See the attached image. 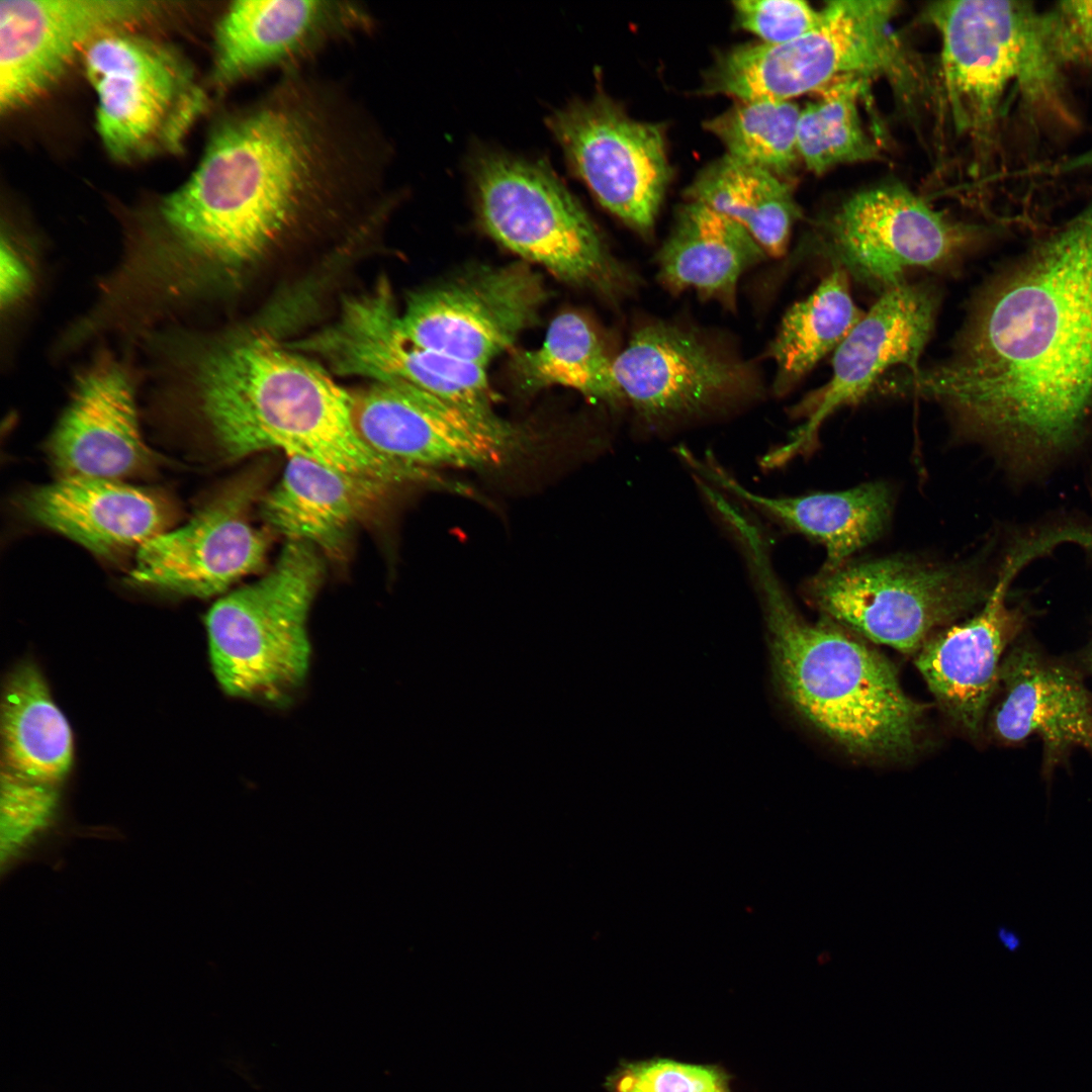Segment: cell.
<instances>
[{
	"mask_svg": "<svg viewBox=\"0 0 1092 1092\" xmlns=\"http://www.w3.org/2000/svg\"><path fill=\"white\" fill-rule=\"evenodd\" d=\"M390 161L358 98L302 68L285 72L215 121L192 174L133 236L131 269L156 297L187 304L210 272L258 257L304 217L379 196Z\"/></svg>",
	"mask_w": 1092,
	"mask_h": 1092,
	"instance_id": "obj_1",
	"label": "cell"
},
{
	"mask_svg": "<svg viewBox=\"0 0 1092 1092\" xmlns=\"http://www.w3.org/2000/svg\"><path fill=\"white\" fill-rule=\"evenodd\" d=\"M894 390L939 404L1018 479L1074 451L1092 424V202L979 293L945 360Z\"/></svg>",
	"mask_w": 1092,
	"mask_h": 1092,
	"instance_id": "obj_2",
	"label": "cell"
},
{
	"mask_svg": "<svg viewBox=\"0 0 1092 1092\" xmlns=\"http://www.w3.org/2000/svg\"><path fill=\"white\" fill-rule=\"evenodd\" d=\"M171 379L193 395L217 453L236 461L283 451L394 487L435 481L430 470L387 459L357 432L351 393L324 368L265 337L231 342L186 358Z\"/></svg>",
	"mask_w": 1092,
	"mask_h": 1092,
	"instance_id": "obj_3",
	"label": "cell"
},
{
	"mask_svg": "<svg viewBox=\"0 0 1092 1092\" xmlns=\"http://www.w3.org/2000/svg\"><path fill=\"white\" fill-rule=\"evenodd\" d=\"M768 631L777 688L791 710L847 755L897 763L923 747L926 707L903 689L891 661L857 635L823 618L811 623L793 606L757 527L736 538Z\"/></svg>",
	"mask_w": 1092,
	"mask_h": 1092,
	"instance_id": "obj_4",
	"label": "cell"
},
{
	"mask_svg": "<svg viewBox=\"0 0 1092 1092\" xmlns=\"http://www.w3.org/2000/svg\"><path fill=\"white\" fill-rule=\"evenodd\" d=\"M986 553L952 561L898 554L850 559L821 567L802 594L823 618L915 655L934 633L986 602L995 582Z\"/></svg>",
	"mask_w": 1092,
	"mask_h": 1092,
	"instance_id": "obj_5",
	"label": "cell"
},
{
	"mask_svg": "<svg viewBox=\"0 0 1092 1092\" xmlns=\"http://www.w3.org/2000/svg\"><path fill=\"white\" fill-rule=\"evenodd\" d=\"M470 173L481 224L506 249L562 281L608 295L638 284L611 255L579 201L545 165L483 150L472 158Z\"/></svg>",
	"mask_w": 1092,
	"mask_h": 1092,
	"instance_id": "obj_6",
	"label": "cell"
},
{
	"mask_svg": "<svg viewBox=\"0 0 1092 1092\" xmlns=\"http://www.w3.org/2000/svg\"><path fill=\"white\" fill-rule=\"evenodd\" d=\"M323 576L314 547L287 542L266 575L211 607L209 655L225 693L279 702L299 688L310 657L308 612Z\"/></svg>",
	"mask_w": 1092,
	"mask_h": 1092,
	"instance_id": "obj_7",
	"label": "cell"
},
{
	"mask_svg": "<svg viewBox=\"0 0 1092 1092\" xmlns=\"http://www.w3.org/2000/svg\"><path fill=\"white\" fill-rule=\"evenodd\" d=\"M96 97V130L121 163L177 154L209 98L190 61L167 41L115 29L82 55Z\"/></svg>",
	"mask_w": 1092,
	"mask_h": 1092,
	"instance_id": "obj_8",
	"label": "cell"
},
{
	"mask_svg": "<svg viewBox=\"0 0 1092 1092\" xmlns=\"http://www.w3.org/2000/svg\"><path fill=\"white\" fill-rule=\"evenodd\" d=\"M897 10L893 0L831 1L818 25L797 39L729 50L725 87L739 100L787 101L843 79L884 77L908 93L917 74L892 24Z\"/></svg>",
	"mask_w": 1092,
	"mask_h": 1092,
	"instance_id": "obj_9",
	"label": "cell"
},
{
	"mask_svg": "<svg viewBox=\"0 0 1092 1092\" xmlns=\"http://www.w3.org/2000/svg\"><path fill=\"white\" fill-rule=\"evenodd\" d=\"M613 367L624 400L652 433L729 415L763 391L755 365L728 340L671 320L639 325Z\"/></svg>",
	"mask_w": 1092,
	"mask_h": 1092,
	"instance_id": "obj_10",
	"label": "cell"
},
{
	"mask_svg": "<svg viewBox=\"0 0 1092 1092\" xmlns=\"http://www.w3.org/2000/svg\"><path fill=\"white\" fill-rule=\"evenodd\" d=\"M927 16L941 37L945 99L961 132H983L1011 82L1035 92L1055 74L1039 16L1023 3L938 1Z\"/></svg>",
	"mask_w": 1092,
	"mask_h": 1092,
	"instance_id": "obj_11",
	"label": "cell"
},
{
	"mask_svg": "<svg viewBox=\"0 0 1092 1092\" xmlns=\"http://www.w3.org/2000/svg\"><path fill=\"white\" fill-rule=\"evenodd\" d=\"M342 375L400 381L482 418H495L485 367L417 344L403 330L388 283L349 298L329 327L297 344Z\"/></svg>",
	"mask_w": 1092,
	"mask_h": 1092,
	"instance_id": "obj_12",
	"label": "cell"
},
{
	"mask_svg": "<svg viewBox=\"0 0 1092 1092\" xmlns=\"http://www.w3.org/2000/svg\"><path fill=\"white\" fill-rule=\"evenodd\" d=\"M977 235L907 188L884 185L848 198L824 225L820 246L832 265L882 294L904 282L908 269L962 259Z\"/></svg>",
	"mask_w": 1092,
	"mask_h": 1092,
	"instance_id": "obj_13",
	"label": "cell"
},
{
	"mask_svg": "<svg viewBox=\"0 0 1092 1092\" xmlns=\"http://www.w3.org/2000/svg\"><path fill=\"white\" fill-rule=\"evenodd\" d=\"M352 418L379 455L420 469L503 466L526 445L527 433L495 418L469 414L400 381L350 391Z\"/></svg>",
	"mask_w": 1092,
	"mask_h": 1092,
	"instance_id": "obj_14",
	"label": "cell"
},
{
	"mask_svg": "<svg viewBox=\"0 0 1092 1092\" xmlns=\"http://www.w3.org/2000/svg\"><path fill=\"white\" fill-rule=\"evenodd\" d=\"M547 123L600 204L649 236L671 178L662 127L630 117L602 94L567 105Z\"/></svg>",
	"mask_w": 1092,
	"mask_h": 1092,
	"instance_id": "obj_15",
	"label": "cell"
},
{
	"mask_svg": "<svg viewBox=\"0 0 1092 1092\" xmlns=\"http://www.w3.org/2000/svg\"><path fill=\"white\" fill-rule=\"evenodd\" d=\"M1053 548L1040 531L1017 539L979 611L934 633L915 654V665L938 707L971 739L985 735L1001 662L1027 621L1021 607L1009 605V586L1023 566Z\"/></svg>",
	"mask_w": 1092,
	"mask_h": 1092,
	"instance_id": "obj_16",
	"label": "cell"
},
{
	"mask_svg": "<svg viewBox=\"0 0 1092 1092\" xmlns=\"http://www.w3.org/2000/svg\"><path fill=\"white\" fill-rule=\"evenodd\" d=\"M546 294L525 263L478 267L412 295L400 321L420 346L486 368L534 324Z\"/></svg>",
	"mask_w": 1092,
	"mask_h": 1092,
	"instance_id": "obj_17",
	"label": "cell"
},
{
	"mask_svg": "<svg viewBox=\"0 0 1092 1092\" xmlns=\"http://www.w3.org/2000/svg\"><path fill=\"white\" fill-rule=\"evenodd\" d=\"M261 477L229 485L184 526L166 531L136 552L132 582L184 596L222 593L264 564L270 531L252 523Z\"/></svg>",
	"mask_w": 1092,
	"mask_h": 1092,
	"instance_id": "obj_18",
	"label": "cell"
},
{
	"mask_svg": "<svg viewBox=\"0 0 1092 1092\" xmlns=\"http://www.w3.org/2000/svg\"><path fill=\"white\" fill-rule=\"evenodd\" d=\"M141 0H2L0 108L16 110L49 91L101 34L163 14Z\"/></svg>",
	"mask_w": 1092,
	"mask_h": 1092,
	"instance_id": "obj_19",
	"label": "cell"
},
{
	"mask_svg": "<svg viewBox=\"0 0 1092 1092\" xmlns=\"http://www.w3.org/2000/svg\"><path fill=\"white\" fill-rule=\"evenodd\" d=\"M372 16L344 0H239L224 8L212 39L216 92L269 70L288 72L327 47L367 32Z\"/></svg>",
	"mask_w": 1092,
	"mask_h": 1092,
	"instance_id": "obj_20",
	"label": "cell"
},
{
	"mask_svg": "<svg viewBox=\"0 0 1092 1092\" xmlns=\"http://www.w3.org/2000/svg\"><path fill=\"white\" fill-rule=\"evenodd\" d=\"M938 301V292L924 283L904 281L883 292L834 351L832 377L800 406L807 421L791 442L771 454L774 460L808 451L824 420L864 398L889 368L901 364L908 372L918 371Z\"/></svg>",
	"mask_w": 1092,
	"mask_h": 1092,
	"instance_id": "obj_21",
	"label": "cell"
},
{
	"mask_svg": "<svg viewBox=\"0 0 1092 1092\" xmlns=\"http://www.w3.org/2000/svg\"><path fill=\"white\" fill-rule=\"evenodd\" d=\"M987 732L1008 745L1037 736L1042 774L1050 780L1073 749L1092 754L1091 694L1074 667L1018 638L1001 662Z\"/></svg>",
	"mask_w": 1092,
	"mask_h": 1092,
	"instance_id": "obj_22",
	"label": "cell"
},
{
	"mask_svg": "<svg viewBox=\"0 0 1092 1092\" xmlns=\"http://www.w3.org/2000/svg\"><path fill=\"white\" fill-rule=\"evenodd\" d=\"M129 372L113 356H98L75 381L48 442L58 478L122 480L146 469L151 453L139 425Z\"/></svg>",
	"mask_w": 1092,
	"mask_h": 1092,
	"instance_id": "obj_23",
	"label": "cell"
},
{
	"mask_svg": "<svg viewBox=\"0 0 1092 1092\" xmlns=\"http://www.w3.org/2000/svg\"><path fill=\"white\" fill-rule=\"evenodd\" d=\"M20 504L31 521L107 557L139 550L168 531L174 517L161 492L105 478H58Z\"/></svg>",
	"mask_w": 1092,
	"mask_h": 1092,
	"instance_id": "obj_24",
	"label": "cell"
},
{
	"mask_svg": "<svg viewBox=\"0 0 1092 1092\" xmlns=\"http://www.w3.org/2000/svg\"><path fill=\"white\" fill-rule=\"evenodd\" d=\"M394 486L301 457H288L276 485L260 499L267 530L339 558L357 524L377 510Z\"/></svg>",
	"mask_w": 1092,
	"mask_h": 1092,
	"instance_id": "obj_25",
	"label": "cell"
},
{
	"mask_svg": "<svg viewBox=\"0 0 1092 1092\" xmlns=\"http://www.w3.org/2000/svg\"><path fill=\"white\" fill-rule=\"evenodd\" d=\"M689 464L698 476L737 496L761 515L821 544L826 550L822 566L825 569L841 566L878 540L887 529L894 509L893 490L883 481L840 491L771 497L743 487L712 458L704 462L692 456Z\"/></svg>",
	"mask_w": 1092,
	"mask_h": 1092,
	"instance_id": "obj_26",
	"label": "cell"
},
{
	"mask_svg": "<svg viewBox=\"0 0 1092 1092\" xmlns=\"http://www.w3.org/2000/svg\"><path fill=\"white\" fill-rule=\"evenodd\" d=\"M766 255L742 225L704 204L688 201L677 209L656 254L657 279L672 293L693 290L734 311L741 276Z\"/></svg>",
	"mask_w": 1092,
	"mask_h": 1092,
	"instance_id": "obj_27",
	"label": "cell"
},
{
	"mask_svg": "<svg viewBox=\"0 0 1092 1092\" xmlns=\"http://www.w3.org/2000/svg\"><path fill=\"white\" fill-rule=\"evenodd\" d=\"M2 742L3 768L13 774L59 785L70 770V726L31 663L19 665L5 687Z\"/></svg>",
	"mask_w": 1092,
	"mask_h": 1092,
	"instance_id": "obj_28",
	"label": "cell"
},
{
	"mask_svg": "<svg viewBox=\"0 0 1092 1092\" xmlns=\"http://www.w3.org/2000/svg\"><path fill=\"white\" fill-rule=\"evenodd\" d=\"M687 196L742 225L774 257L787 251L791 229L800 216L791 188L781 177L728 155L699 172Z\"/></svg>",
	"mask_w": 1092,
	"mask_h": 1092,
	"instance_id": "obj_29",
	"label": "cell"
},
{
	"mask_svg": "<svg viewBox=\"0 0 1092 1092\" xmlns=\"http://www.w3.org/2000/svg\"><path fill=\"white\" fill-rule=\"evenodd\" d=\"M830 273L806 299L785 313L766 355L776 370V394L790 391L826 354L835 351L863 313L849 292L848 275L832 265Z\"/></svg>",
	"mask_w": 1092,
	"mask_h": 1092,
	"instance_id": "obj_30",
	"label": "cell"
},
{
	"mask_svg": "<svg viewBox=\"0 0 1092 1092\" xmlns=\"http://www.w3.org/2000/svg\"><path fill=\"white\" fill-rule=\"evenodd\" d=\"M613 360L583 316L564 312L551 322L539 348L514 355L511 370L525 390L559 385L617 404L624 396L615 378Z\"/></svg>",
	"mask_w": 1092,
	"mask_h": 1092,
	"instance_id": "obj_31",
	"label": "cell"
},
{
	"mask_svg": "<svg viewBox=\"0 0 1092 1092\" xmlns=\"http://www.w3.org/2000/svg\"><path fill=\"white\" fill-rule=\"evenodd\" d=\"M866 83L861 79L836 81L817 91L819 98L801 109L797 149L811 172L822 174L840 164L876 158L877 146L858 112Z\"/></svg>",
	"mask_w": 1092,
	"mask_h": 1092,
	"instance_id": "obj_32",
	"label": "cell"
},
{
	"mask_svg": "<svg viewBox=\"0 0 1092 1092\" xmlns=\"http://www.w3.org/2000/svg\"><path fill=\"white\" fill-rule=\"evenodd\" d=\"M800 112L792 100H738L704 127L720 140L726 155L782 178L799 157Z\"/></svg>",
	"mask_w": 1092,
	"mask_h": 1092,
	"instance_id": "obj_33",
	"label": "cell"
},
{
	"mask_svg": "<svg viewBox=\"0 0 1092 1092\" xmlns=\"http://www.w3.org/2000/svg\"><path fill=\"white\" fill-rule=\"evenodd\" d=\"M733 1075L719 1064L653 1057L621 1060L606 1076L607 1092H734Z\"/></svg>",
	"mask_w": 1092,
	"mask_h": 1092,
	"instance_id": "obj_34",
	"label": "cell"
},
{
	"mask_svg": "<svg viewBox=\"0 0 1092 1092\" xmlns=\"http://www.w3.org/2000/svg\"><path fill=\"white\" fill-rule=\"evenodd\" d=\"M58 807V785L32 781L2 768V858H16L47 834Z\"/></svg>",
	"mask_w": 1092,
	"mask_h": 1092,
	"instance_id": "obj_35",
	"label": "cell"
},
{
	"mask_svg": "<svg viewBox=\"0 0 1092 1092\" xmlns=\"http://www.w3.org/2000/svg\"><path fill=\"white\" fill-rule=\"evenodd\" d=\"M738 24L762 42L785 43L814 29L821 10L800 0H740L733 2Z\"/></svg>",
	"mask_w": 1092,
	"mask_h": 1092,
	"instance_id": "obj_36",
	"label": "cell"
},
{
	"mask_svg": "<svg viewBox=\"0 0 1092 1092\" xmlns=\"http://www.w3.org/2000/svg\"><path fill=\"white\" fill-rule=\"evenodd\" d=\"M1043 42L1055 65H1092V1H1064L1039 16Z\"/></svg>",
	"mask_w": 1092,
	"mask_h": 1092,
	"instance_id": "obj_37",
	"label": "cell"
},
{
	"mask_svg": "<svg viewBox=\"0 0 1092 1092\" xmlns=\"http://www.w3.org/2000/svg\"><path fill=\"white\" fill-rule=\"evenodd\" d=\"M0 254V299L2 307H11L27 294L32 276L25 259L4 235Z\"/></svg>",
	"mask_w": 1092,
	"mask_h": 1092,
	"instance_id": "obj_38",
	"label": "cell"
},
{
	"mask_svg": "<svg viewBox=\"0 0 1092 1092\" xmlns=\"http://www.w3.org/2000/svg\"><path fill=\"white\" fill-rule=\"evenodd\" d=\"M997 938L1000 943L1010 952H1016L1022 945V940L1016 931H1013L1005 926H1001L997 930Z\"/></svg>",
	"mask_w": 1092,
	"mask_h": 1092,
	"instance_id": "obj_39",
	"label": "cell"
},
{
	"mask_svg": "<svg viewBox=\"0 0 1092 1092\" xmlns=\"http://www.w3.org/2000/svg\"><path fill=\"white\" fill-rule=\"evenodd\" d=\"M1086 661H1087L1088 667L1092 671V643H1091V646L1088 649L1087 656H1086Z\"/></svg>",
	"mask_w": 1092,
	"mask_h": 1092,
	"instance_id": "obj_40",
	"label": "cell"
}]
</instances>
